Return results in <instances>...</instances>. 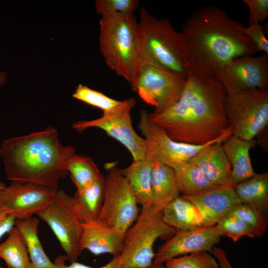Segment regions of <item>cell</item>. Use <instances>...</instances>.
Listing matches in <instances>:
<instances>
[{
  "mask_svg": "<svg viewBox=\"0 0 268 268\" xmlns=\"http://www.w3.org/2000/svg\"><path fill=\"white\" fill-rule=\"evenodd\" d=\"M15 220L12 215L0 210V239L15 226Z\"/></svg>",
  "mask_w": 268,
  "mask_h": 268,
  "instance_id": "obj_37",
  "label": "cell"
},
{
  "mask_svg": "<svg viewBox=\"0 0 268 268\" xmlns=\"http://www.w3.org/2000/svg\"><path fill=\"white\" fill-rule=\"evenodd\" d=\"M162 218L176 230H186L204 227L202 215L191 201L178 196L162 209Z\"/></svg>",
  "mask_w": 268,
  "mask_h": 268,
  "instance_id": "obj_21",
  "label": "cell"
},
{
  "mask_svg": "<svg viewBox=\"0 0 268 268\" xmlns=\"http://www.w3.org/2000/svg\"><path fill=\"white\" fill-rule=\"evenodd\" d=\"M7 79V74L2 70H0V88L6 82Z\"/></svg>",
  "mask_w": 268,
  "mask_h": 268,
  "instance_id": "obj_39",
  "label": "cell"
},
{
  "mask_svg": "<svg viewBox=\"0 0 268 268\" xmlns=\"http://www.w3.org/2000/svg\"><path fill=\"white\" fill-rule=\"evenodd\" d=\"M66 166L76 191H81L101 174L93 160L89 157L76 155L69 157Z\"/></svg>",
  "mask_w": 268,
  "mask_h": 268,
  "instance_id": "obj_28",
  "label": "cell"
},
{
  "mask_svg": "<svg viewBox=\"0 0 268 268\" xmlns=\"http://www.w3.org/2000/svg\"><path fill=\"white\" fill-rule=\"evenodd\" d=\"M193 203L201 212L204 227L216 225L234 206L241 203L234 187L226 185L196 196H182Z\"/></svg>",
  "mask_w": 268,
  "mask_h": 268,
  "instance_id": "obj_17",
  "label": "cell"
},
{
  "mask_svg": "<svg viewBox=\"0 0 268 268\" xmlns=\"http://www.w3.org/2000/svg\"><path fill=\"white\" fill-rule=\"evenodd\" d=\"M211 254L217 260L220 268H233L224 249L214 246L212 248Z\"/></svg>",
  "mask_w": 268,
  "mask_h": 268,
  "instance_id": "obj_38",
  "label": "cell"
},
{
  "mask_svg": "<svg viewBox=\"0 0 268 268\" xmlns=\"http://www.w3.org/2000/svg\"><path fill=\"white\" fill-rule=\"evenodd\" d=\"M129 183L138 204H153L151 192L152 162L147 158L133 160L126 168L120 169Z\"/></svg>",
  "mask_w": 268,
  "mask_h": 268,
  "instance_id": "obj_22",
  "label": "cell"
},
{
  "mask_svg": "<svg viewBox=\"0 0 268 268\" xmlns=\"http://www.w3.org/2000/svg\"><path fill=\"white\" fill-rule=\"evenodd\" d=\"M99 25L100 49L107 65L135 91L141 65L138 20L134 13L101 16Z\"/></svg>",
  "mask_w": 268,
  "mask_h": 268,
  "instance_id": "obj_4",
  "label": "cell"
},
{
  "mask_svg": "<svg viewBox=\"0 0 268 268\" xmlns=\"http://www.w3.org/2000/svg\"><path fill=\"white\" fill-rule=\"evenodd\" d=\"M215 77L222 83L226 94L251 89L268 90V55L236 58Z\"/></svg>",
  "mask_w": 268,
  "mask_h": 268,
  "instance_id": "obj_14",
  "label": "cell"
},
{
  "mask_svg": "<svg viewBox=\"0 0 268 268\" xmlns=\"http://www.w3.org/2000/svg\"><path fill=\"white\" fill-rule=\"evenodd\" d=\"M37 215L50 227L67 260L70 263L77 262L82 253L80 247L82 223L77 216L73 197L64 190L58 189L52 201Z\"/></svg>",
  "mask_w": 268,
  "mask_h": 268,
  "instance_id": "obj_9",
  "label": "cell"
},
{
  "mask_svg": "<svg viewBox=\"0 0 268 268\" xmlns=\"http://www.w3.org/2000/svg\"><path fill=\"white\" fill-rule=\"evenodd\" d=\"M226 116L233 134L253 140L268 124V90L251 89L226 94Z\"/></svg>",
  "mask_w": 268,
  "mask_h": 268,
  "instance_id": "obj_8",
  "label": "cell"
},
{
  "mask_svg": "<svg viewBox=\"0 0 268 268\" xmlns=\"http://www.w3.org/2000/svg\"><path fill=\"white\" fill-rule=\"evenodd\" d=\"M73 98L101 110L103 113L109 112L118 106L122 101L113 99L104 93L87 86L78 84L72 94Z\"/></svg>",
  "mask_w": 268,
  "mask_h": 268,
  "instance_id": "obj_29",
  "label": "cell"
},
{
  "mask_svg": "<svg viewBox=\"0 0 268 268\" xmlns=\"http://www.w3.org/2000/svg\"><path fill=\"white\" fill-rule=\"evenodd\" d=\"M39 220L33 216L16 219L15 226L23 236L33 268H58L45 252L38 237Z\"/></svg>",
  "mask_w": 268,
  "mask_h": 268,
  "instance_id": "obj_25",
  "label": "cell"
},
{
  "mask_svg": "<svg viewBox=\"0 0 268 268\" xmlns=\"http://www.w3.org/2000/svg\"><path fill=\"white\" fill-rule=\"evenodd\" d=\"M117 259L118 257H113L108 263L98 268L91 267L77 261L70 263L69 265H67L65 264V261L67 260L65 256H59L54 263L58 266V268H116Z\"/></svg>",
  "mask_w": 268,
  "mask_h": 268,
  "instance_id": "obj_36",
  "label": "cell"
},
{
  "mask_svg": "<svg viewBox=\"0 0 268 268\" xmlns=\"http://www.w3.org/2000/svg\"><path fill=\"white\" fill-rule=\"evenodd\" d=\"M246 34L250 38L257 52H263L268 55V40L265 36L262 26L259 23L249 24L245 27Z\"/></svg>",
  "mask_w": 268,
  "mask_h": 268,
  "instance_id": "obj_35",
  "label": "cell"
},
{
  "mask_svg": "<svg viewBox=\"0 0 268 268\" xmlns=\"http://www.w3.org/2000/svg\"><path fill=\"white\" fill-rule=\"evenodd\" d=\"M222 143L208 145L188 162L198 167L215 186L229 185L231 167Z\"/></svg>",
  "mask_w": 268,
  "mask_h": 268,
  "instance_id": "obj_18",
  "label": "cell"
},
{
  "mask_svg": "<svg viewBox=\"0 0 268 268\" xmlns=\"http://www.w3.org/2000/svg\"><path fill=\"white\" fill-rule=\"evenodd\" d=\"M105 179L104 201L97 220L126 233L139 215L138 203L120 169L111 166Z\"/></svg>",
  "mask_w": 268,
  "mask_h": 268,
  "instance_id": "obj_10",
  "label": "cell"
},
{
  "mask_svg": "<svg viewBox=\"0 0 268 268\" xmlns=\"http://www.w3.org/2000/svg\"><path fill=\"white\" fill-rule=\"evenodd\" d=\"M226 92L216 77L187 78L178 100L150 120L173 140L202 145L214 140L230 128L225 112Z\"/></svg>",
  "mask_w": 268,
  "mask_h": 268,
  "instance_id": "obj_2",
  "label": "cell"
},
{
  "mask_svg": "<svg viewBox=\"0 0 268 268\" xmlns=\"http://www.w3.org/2000/svg\"><path fill=\"white\" fill-rule=\"evenodd\" d=\"M226 216H233L244 221L255 231L257 237L262 236L267 231L268 220L250 205L241 203L230 209Z\"/></svg>",
  "mask_w": 268,
  "mask_h": 268,
  "instance_id": "obj_31",
  "label": "cell"
},
{
  "mask_svg": "<svg viewBox=\"0 0 268 268\" xmlns=\"http://www.w3.org/2000/svg\"><path fill=\"white\" fill-rule=\"evenodd\" d=\"M96 12L101 16L117 17L131 13L137 9V0H97L95 2Z\"/></svg>",
  "mask_w": 268,
  "mask_h": 268,
  "instance_id": "obj_32",
  "label": "cell"
},
{
  "mask_svg": "<svg viewBox=\"0 0 268 268\" xmlns=\"http://www.w3.org/2000/svg\"><path fill=\"white\" fill-rule=\"evenodd\" d=\"M218 232L221 236L230 238L234 242L242 237H257L254 229L244 221L233 216H226L216 224Z\"/></svg>",
  "mask_w": 268,
  "mask_h": 268,
  "instance_id": "obj_33",
  "label": "cell"
},
{
  "mask_svg": "<svg viewBox=\"0 0 268 268\" xmlns=\"http://www.w3.org/2000/svg\"><path fill=\"white\" fill-rule=\"evenodd\" d=\"M151 186L153 204L162 208L179 196L174 169L160 162H152Z\"/></svg>",
  "mask_w": 268,
  "mask_h": 268,
  "instance_id": "obj_23",
  "label": "cell"
},
{
  "mask_svg": "<svg viewBox=\"0 0 268 268\" xmlns=\"http://www.w3.org/2000/svg\"><path fill=\"white\" fill-rule=\"evenodd\" d=\"M57 191L36 183L12 181L0 194V210L16 219H26L46 208Z\"/></svg>",
  "mask_w": 268,
  "mask_h": 268,
  "instance_id": "obj_13",
  "label": "cell"
},
{
  "mask_svg": "<svg viewBox=\"0 0 268 268\" xmlns=\"http://www.w3.org/2000/svg\"><path fill=\"white\" fill-rule=\"evenodd\" d=\"M0 151L6 178L59 189V182L68 174L66 162L75 154L71 145L61 143L58 131L49 126L38 132L2 141Z\"/></svg>",
  "mask_w": 268,
  "mask_h": 268,
  "instance_id": "obj_3",
  "label": "cell"
},
{
  "mask_svg": "<svg viewBox=\"0 0 268 268\" xmlns=\"http://www.w3.org/2000/svg\"><path fill=\"white\" fill-rule=\"evenodd\" d=\"M221 236L216 225L186 230H177L155 253L153 263L164 264L170 259L196 252L211 253L212 248L219 243Z\"/></svg>",
  "mask_w": 268,
  "mask_h": 268,
  "instance_id": "obj_15",
  "label": "cell"
},
{
  "mask_svg": "<svg viewBox=\"0 0 268 268\" xmlns=\"http://www.w3.org/2000/svg\"><path fill=\"white\" fill-rule=\"evenodd\" d=\"M125 234L119 227L99 220L82 223L80 247L82 251L87 250L95 256L118 257L123 250Z\"/></svg>",
  "mask_w": 268,
  "mask_h": 268,
  "instance_id": "obj_16",
  "label": "cell"
},
{
  "mask_svg": "<svg viewBox=\"0 0 268 268\" xmlns=\"http://www.w3.org/2000/svg\"><path fill=\"white\" fill-rule=\"evenodd\" d=\"M138 128L146 142L145 158L157 161L173 169L188 162L205 147L215 143H223L233 134L230 129L217 138L202 145L177 141L171 139L160 127L150 120L149 113L143 109L140 111Z\"/></svg>",
  "mask_w": 268,
  "mask_h": 268,
  "instance_id": "obj_7",
  "label": "cell"
},
{
  "mask_svg": "<svg viewBox=\"0 0 268 268\" xmlns=\"http://www.w3.org/2000/svg\"><path fill=\"white\" fill-rule=\"evenodd\" d=\"M1 156L0 151V157ZM6 185L2 183V182L0 181V194L2 192V191L4 190V189L5 188Z\"/></svg>",
  "mask_w": 268,
  "mask_h": 268,
  "instance_id": "obj_41",
  "label": "cell"
},
{
  "mask_svg": "<svg viewBox=\"0 0 268 268\" xmlns=\"http://www.w3.org/2000/svg\"><path fill=\"white\" fill-rule=\"evenodd\" d=\"M7 239L0 244V258L8 268H33L25 240L14 226L8 233Z\"/></svg>",
  "mask_w": 268,
  "mask_h": 268,
  "instance_id": "obj_27",
  "label": "cell"
},
{
  "mask_svg": "<svg viewBox=\"0 0 268 268\" xmlns=\"http://www.w3.org/2000/svg\"><path fill=\"white\" fill-rule=\"evenodd\" d=\"M162 209L154 204L141 206L136 220L125 234L116 268H144L153 263L156 240H167L177 231L164 221Z\"/></svg>",
  "mask_w": 268,
  "mask_h": 268,
  "instance_id": "obj_6",
  "label": "cell"
},
{
  "mask_svg": "<svg viewBox=\"0 0 268 268\" xmlns=\"http://www.w3.org/2000/svg\"><path fill=\"white\" fill-rule=\"evenodd\" d=\"M186 78L150 63L140 65L135 92L159 113L172 106L179 98Z\"/></svg>",
  "mask_w": 268,
  "mask_h": 268,
  "instance_id": "obj_11",
  "label": "cell"
},
{
  "mask_svg": "<svg viewBox=\"0 0 268 268\" xmlns=\"http://www.w3.org/2000/svg\"><path fill=\"white\" fill-rule=\"evenodd\" d=\"M105 179L103 174L73 196L75 208L82 223L98 219L104 201Z\"/></svg>",
  "mask_w": 268,
  "mask_h": 268,
  "instance_id": "obj_20",
  "label": "cell"
},
{
  "mask_svg": "<svg viewBox=\"0 0 268 268\" xmlns=\"http://www.w3.org/2000/svg\"><path fill=\"white\" fill-rule=\"evenodd\" d=\"M245 28L216 6L197 10L180 32L191 76L203 79L215 77L232 60L254 56L258 52Z\"/></svg>",
  "mask_w": 268,
  "mask_h": 268,
  "instance_id": "obj_1",
  "label": "cell"
},
{
  "mask_svg": "<svg viewBox=\"0 0 268 268\" xmlns=\"http://www.w3.org/2000/svg\"><path fill=\"white\" fill-rule=\"evenodd\" d=\"M138 23L141 64H154L183 77L190 76L181 33L169 20L158 19L142 7Z\"/></svg>",
  "mask_w": 268,
  "mask_h": 268,
  "instance_id": "obj_5",
  "label": "cell"
},
{
  "mask_svg": "<svg viewBox=\"0 0 268 268\" xmlns=\"http://www.w3.org/2000/svg\"><path fill=\"white\" fill-rule=\"evenodd\" d=\"M0 268H1L0 267Z\"/></svg>",
  "mask_w": 268,
  "mask_h": 268,
  "instance_id": "obj_42",
  "label": "cell"
},
{
  "mask_svg": "<svg viewBox=\"0 0 268 268\" xmlns=\"http://www.w3.org/2000/svg\"><path fill=\"white\" fill-rule=\"evenodd\" d=\"M167 268H220L219 263L208 252H199L170 259Z\"/></svg>",
  "mask_w": 268,
  "mask_h": 268,
  "instance_id": "obj_30",
  "label": "cell"
},
{
  "mask_svg": "<svg viewBox=\"0 0 268 268\" xmlns=\"http://www.w3.org/2000/svg\"><path fill=\"white\" fill-rule=\"evenodd\" d=\"M249 10V24L263 21L268 16V0H244Z\"/></svg>",
  "mask_w": 268,
  "mask_h": 268,
  "instance_id": "obj_34",
  "label": "cell"
},
{
  "mask_svg": "<svg viewBox=\"0 0 268 268\" xmlns=\"http://www.w3.org/2000/svg\"><path fill=\"white\" fill-rule=\"evenodd\" d=\"M135 103L136 100L133 98L123 100L119 106L103 113L100 118L76 122L72 127L80 133L89 128L100 129L125 146L132 154L133 160L145 159L146 140L137 134L132 124L131 111Z\"/></svg>",
  "mask_w": 268,
  "mask_h": 268,
  "instance_id": "obj_12",
  "label": "cell"
},
{
  "mask_svg": "<svg viewBox=\"0 0 268 268\" xmlns=\"http://www.w3.org/2000/svg\"><path fill=\"white\" fill-rule=\"evenodd\" d=\"M144 268H167V267L165 265H164V264H155L153 263L150 266Z\"/></svg>",
  "mask_w": 268,
  "mask_h": 268,
  "instance_id": "obj_40",
  "label": "cell"
},
{
  "mask_svg": "<svg viewBox=\"0 0 268 268\" xmlns=\"http://www.w3.org/2000/svg\"><path fill=\"white\" fill-rule=\"evenodd\" d=\"M241 203L254 207L267 217L268 211V174L256 173L250 179L234 186Z\"/></svg>",
  "mask_w": 268,
  "mask_h": 268,
  "instance_id": "obj_24",
  "label": "cell"
},
{
  "mask_svg": "<svg viewBox=\"0 0 268 268\" xmlns=\"http://www.w3.org/2000/svg\"><path fill=\"white\" fill-rule=\"evenodd\" d=\"M255 144L254 139L246 140L233 134L222 143L231 167L230 185L234 187L256 174L250 156V150Z\"/></svg>",
  "mask_w": 268,
  "mask_h": 268,
  "instance_id": "obj_19",
  "label": "cell"
},
{
  "mask_svg": "<svg viewBox=\"0 0 268 268\" xmlns=\"http://www.w3.org/2000/svg\"><path fill=\"white\" fill-rule=\"evenodd\" d=\"M174 169L179 191L182 196L200 195L218 186L213 185L198 167L189 162H184Z\"/></svg>",
  "mask_w": 268,
  "mask_h": 268,
  "instance_id": "obj_26",
  "label": "cell"
}]
</instances>
